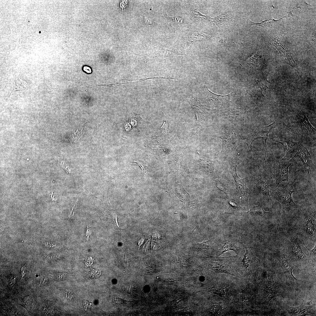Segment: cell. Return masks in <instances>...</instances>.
Masks as SVG:
<instances>
[{"label": "cell", "instance_id": "obj_21", "mask_svg": "<svg viewBox=\"0 0 316 316\" xmlns=\"http://www.w3.org/2000/svg\"><path fill=\"white\" fill-rule=\"evenodd\" d=\"M224 245L217 252V255L219 256L224 252L229 250H232L237 254L239 252V247L234 242L226 239L224 237Z\"/></svg>", "mask_w": 316, "mask_h": 316}, {"label": "cell", "instance_id": "obj_40", "mask_svg": "<svg viewBox=\"0 0 316 316\" xmlns=\"http://www.w3.org/2000/svg\"><path fill=\"white\" fill-rule=\"evenodd\" d=\"M112 218L113 220L116 224V225L118 226V228H120V227L118 225V223L117 220V215L114 212H112L111 213Z\"/></svg>", "mask_w": 316, "mask_h": 316}, {"label": "cell", "instance_id": "obj_11", "mask_svg": "<svg viewBox=\"0 0 316 316\" xmlns=\"http://www.w3.org/2000/svg\"><path fill=\"white\" fill-rule=\"evenodd\" d=\"M230 164V172L232 175L236 182V189L239 191L240 195L243 200H244L245 204L248 205V190L244 183V178H240L238 176L237 167L238 164L233 162V159L229 160Z\"/></svg>", "mask_w": 316, "mask_h": 316}, {"label": "cell", "instance_id": "obj_35", "mask_svg": "<svg viewBox=\"0 0 316 316\" xmlns=\"http://www.w3.org/2000/svg\"><path fill=\"white\" fill-rule=\"evenodd\" d=\"M199 204L194 203L192 202H187L186 205V207L189 210H193Z\"/></svg>", "mask_w": 316, "mask_h": 316}, {"label": "cell", "instance_id": "obj_17", "mask_svg": "<svg viewBox=\"0 0 316 316\" xmlns=\"http://www.w3.org/2000/svg\"><path fill=\"white\" fill-rule=\"evenodd\" d=\"M253 182L260 193L272 200L269 194L270 188L267 178L264 176H259L254 178Z\"/></svg>", "mask_w": 316, "mask_h": 316}, {"label": "cell", "instance_id": "obj_37", "mask_svg": "<svg viewBox=\"0 0 316 316\" xmlns=\"http://www.w3.org/2000/svg\"><path fill=\"white\" fill-rule=\"evenodd\" d=\"M90 228H89L87 226L85 229V237L86 240L87 241H88L89 240V236L90 235Z\"/></svg>", "mask_w": 316, "mask_h": 316}, {"label": "cell", "instance_id": "obj_5", "mask_svg": "<svg viewBox=\"0 0 316 316\" xmlns=\"http://www.w3.org/2000/svg\"><path fill=\"white\" fill-rule=\"evenodd\" d=\"M227 109L220 112V116L238 127L243 126L245 114L248 109L247 105L246 104L233 105Z\"/></svg>", "mask_w": 316, "mask_h": 316}, {"label": "cell", "instance_id": "obj_10", "mask_svg": "<svg viewBox=\"0 0 316 316\" xmlns=\"http://www.w3.org/2000/svg\"><path fill=\"white\" fill-rule=\"evenodd\" d=\"M270 44L274 46L279 51L282 61L296 69L298 66L293 59L291 52L282 42L274 35L272 37Z\"/></svg>", "mask_w": 316, "mask_h": 316}, {"label": "cell", "instance_id": "obj_6", "mask_svg": "<svg viewBox=\"0 0 316 316\" xmlns=\"http://www.w3.org/2000/svg\"><path fill=\"white\" fill-rule=\"evenodd\" d=\"M276 120L271 124L267 126L261 125L258 126L256 129L250 133L246 134L241 136L242 140H244L247 144L248 150H252V145L255 140L262 139L265 142L266 150L267 151V141L268 137V134L272 130L275 128Z\"/></svg>", "mask_w": 316, "mask_h": 316}, {"label": "cell", "instance_id": "obj_2", "mask_svg": "<svg viewBox=\"0 0 316 316\" xmlns=\"http://www.w3.org/2000/svg\"><path fill=\"white\" fill-rule=\"evenodd\" d=\"M294 192L298 193L296 183L295 181H291L284 186L270 189V196L271 200L279 202L281 204L282 211L288 212L298 208L293 201L292 194Z\"/></svg>", "mask_w": 316, "mask_h": 316}, {"label": "cell", "instance_id": "obj_29", "mask_svg": "<svg viewBox=\"0 0 316 316\" xmlns=\"http://www.w3.org/2000/svg\"><path fill=\"white\" fill-rule=\"evenodd\" d=\"M309 7H312V5L307 4L306 2V0L299 1L296 7L292 10L293 11L298 8L300 9H304Z\"/></svg>", "mask_w": 316, "mask_h": 316}, {"label": "cell", "instance_id": "obj_22", "mask_svg": "<svg viewBox=\"0 0 316 316\" xmlns=\"http://www.w3.org/2000/svg\"><path fill=\"white\" fill-rule=\"evenodd\" d=\"M248 212L252 217L258 218H265L271 214V212L265 211L259 202L257 205L254 206L251 208Z\"/></svg>", "mask_w": 316, "mask_h": 316}, {"label": "cell", "instance_id": "obj_14", "mask_svg": "<svg viewBox=\"0 0 316 316\" xmlns=\"http://www.w3.org/2000/svg\"><path fill=\"white\" fill-rule=\"evenodd\" d=\"M206 97L209 102L216 107L223 108L230 103V100L234 95V93L232 92L226 95L215 94L208 89L206 92Z\"/></svg>", "mask_w": 316, "mask_h": 316}, {"label": "cell", "instance_id": "obj_36", "mask_svg": "<svg viewBox=\"0 0 316 316\" xmlns=\"http://www.w3.org/2000/svg\"><path fill=\"white\" fill-rule=\"evenodd\" d=\"M17 279V277L14 275H12L9 279L8 285L10 287L13 286L16 282Z\"/></svg>", "mask_w": 316, "mask_h": 316}, {"label": "cell", "instance_id": "obj_9", "mask_svg": "<svg viewBox=\"0 0 316 316\" xmlns=\"http://www.w3.org/2000/svg\"><path fill=\"white\" fill-rule=\"evenodd\" d=\"M301 229L303 235L310 240L316 241L315 217L308 211H305L301 217Z\"/></svg>", "mask_w": 316, "mask_h": 316}, {"label": "cell", "instance_id": "obj_1", "mask_svg": "<svg viewBox=\"0 0 316 316\" xmlns=\"http://www.w3.org/2000/svg\"><path fill=\"white\" fill-rule=\"evenodd\" d=\"M238 127L232 124L224 132L216 135L222 140V146L220 153L221 158L233 159L237 147L242 140Z\"/></svg>", "mask_w": 316, "mask_h": 316}, {"label": "cell", "instance_id": "obj_20", "mask_svg": "<svg viewBox=\"0 0 316 316\" xmlns=\"http://www.w3.org/2000/svg\"><path fill=\"white\" fill-rule=\"evenodd\" d=\"M213 268V269L216 272L226 273L234 275L238 278L241 277L236 270L232 267L231 265L229 263L220 262L218 263L217 266Z\"/></svg>", "mask_w": 316, "mask_h": 316}, {"label": "cell", "instance_id": "obj_4", "mask_svg": "<svg viewBox=\"0 0 316 316\" xmlns=\"http://www.w3.org/2000/svg\"><path fill=\"white\" fill-rule=\"evenodd\" d=\"M263 297L265 303L268 304L273 298L281 295L283 290L272 267L268 271V278L263 289Z\"/></svg>", "mask_w": 316, "mask_h": 316}, {"label": "cell", "instance_id": "obj_34", "mask_svg": "<svg viewBox=\"0 0 316 316\" xmlns=\"http://www.w3.org/2000/svg\"><path fill=\"white\" fill-rule=\"evenodd\" d=\"M221 305H218L212 306L211 308V312L214 314H217L221 308Z\"/></svg>", "mask_w": 316, "mask_h": 316}, {"label": "cell", "instance_id": "obj_26", "mask_svg": "<svg viewBox=\"0 0 316 316\" xmlns=\"http://www.w3.org/2000/svg\"><path fill=\"white\" fill-rule=\"evenodd\" d=\"M209 37L206 35L202 33H195L191 35L188 39L191 42L206 40L209 38Z\"/></svg>", "mask_w": 316, "mask_h": 316}, {"label": "cell", "instance_id": "obj_7", "mask_svg": "<svg viewBox=\"0 0 316 316\" xmlns=\"http://www.w3.org/2000/svg\"><path fill=\"white\" fill-rule=\"evenodd\" d=\"M287 253L288 258L293 264H298L308 260V257L303 252L298 241L293 236L291 237L288 241Z\"/></svg>", "mask_w": 316, "mask_h": 316}, {"label": "cell", "instance_id": "obj_13", "mask_svg": "<svg viewBox=\"0 0 316 316\" xmlns=\"http://www.w3.org/2000/svg\"><path fill=\"white\" fill-rule=\"evenodd\" d=\"M285 274L286 285L288 286H294L301 281L295 278L293 275L292 271L294 266L291 260L285 257H283L280 264Z\"/></svg>", "mask_w": 316, "mask_h": 316}, {"label": "cell", "instance_id": "obj_18", "mask_svg": "<svg viewBox=\"0 0 316 316\" xmlns=\"http://www.w3.org/2000/svg\"><path fill=\"white\" fill-rule=\"evenodd\" d=\"M296 156L298 157L302 162L305 173L309 174L311 155L307 149L303 146L300 145L297 152Z\"/></svg>", "mask_w": 316, "mask_h": 316}, {"label": "cell", "instance_id": "obj_23", "mask_svg": "<svg viewBox=\"0 0 316 316\" xmlns=\"http://www.w3.org/2000/svg\"><path fill=\"white\" fill-rule=\"evenodd\" d=\"M246 253L241 262L243 266L247 268L251 267L255 262V259L252 252L248 248L246 247Z\"/></svg>", "mask_w": 316, "mask_h": 316}, {"label": "cell", "instance_id": "obj_38", "mask_svg": "<svg viewBox=\"0 0 316 316\" xmlns=\"http://www.w3.org/2000/svg\"><path fill=\"white\" fill-rule=\"evenodd\" d=\"M48 279L45 276L42 277L40 281V285L41 286H43L45 285L47 282Z\"/></svg>", "mask_w": 316, "mask_h": 316}, {"label": "cell", "instance_id": "obj_28", "mask_svg": "<svg viewBox=\"0 0 316 316\" xmlns=\"http://www.w3.org/2000/svg\"><path fill=\"white\" fill-rule=\"evenodd\" d=\"M306 247L307 249L308 250L310 253V256L308 257V260H311L312 262L313 265L315 266L316 265V243L315 246L314 248L312 249H310L308 248L306 246L304 245Z\"/></svg>", "mask_w": 316, "mask_h": 316}, {"label": "cell", "instance_id": "obj_8", "mask_svg": "<svg viewBox=\"0 0 316 316\" xmlns=\"http://www.w3.org/2000/svg\"><path fill=\"white\" fill-rule=\"evenodd\" d=\"M194 99V101H191L189 104L196 115V131L200 136L203 125L207 118L217 112L218 110L216 109H208L201 104L197 100Z\"/></svg>", "mask_w": 316, "mask_h": 316}, {"label": "cell", "instance_id": "obj_25", "mask_svg": "<svg viewBox=\"0 0 316 316\" xmlns=\"http://www.w3.org/2000/svg\"><path fill=\"white\" fill-rule=\"evenodd\" d=\"M226 209L229 211L234 212L239 208V205L233 199H227L224 203Z\"/></svg>", "mask_w": 316, "mask_h": 316}, {"label": "cell", "instance_id": "obj_30", "mask_svg": "<svg viewBox=\"0 0 316 316\" xmlns=\"http://www.w3.org/2000/svg\"><path fill=\"white\" fill-rule=\"evenodd\" d=\"M30 270L26 265H23L21 268V278L24 279L27 277L30 274Z\"/></svg>", "mask_w": 316, "mask_h": 316}, {"label": "cell", "instance_id": "obj_32", "mask_svg": "<svg viewBox=\"0 0 316 316\" xmlns=\"http://www.w3.org/2000/svg\"><path fill=\"white\" fill-rule=\"evenodd\" d=\"M176 24H181L183 23V18L180 16H175L168 18Z\"/></svg>", "mask_w": 316, "mask_h": 316}, {"label": "cell", "instance_id": "obj_24", "mask_svg": "<svg viewBox=\"0 0 316 316\" xmlns=\"http://www.w3.org/2000/svg\"><path fill=\"white\" fill-rule=\"evenodd\" d=\"M290 17L289 15L287 13V14L285 16L278 20H275L274 18H270L264 20L260 23H256L252 21L249 19L248 20V22L249 24L250 25L259 26L262 27L264 28H266L270 27L273 23L279 21L280 20L284 18Z\"/></svg>", "mask_w": 316, "mask_h": 316}, {"label": "cell", "instance_id": "obj_31", "mask_svg": "<svg viewBox=\"0 0 316 316\" xmlns=\"http://www.w3.org/2000/svg\"><path fill=\"white\" fill-rule=\"evenodd\" d=\"M226 13H224L213 18V21L215 23H218L225 20L227 17Z\"/></svg>", "mask_w": 316, "mask_h": 316}, {"label": "cell", "instance_id": "obj_3", "mask_svg": "<svg viewBox=\"0 0 316 316\" xmlns=\"http://www.w3.org/2000/svg\"><path fill=\"white\" fill-rule=\"evenodd\" d=\"M262 164L267 171L271 178L275 180L276 187L282 182L288 181V169L291 164L289 161L281 163L276 159L269 164Z\"/></svg>", "mask_w": 316, "mask_h": 316}, {"label": "cell", "instance_id": "obj_33", "mask_svg": "<svg viewBox=\"0 0 316 316\" xmlns=\"http://www.w3.org/2000/svg\"><path fill=\"white\" fill-rule=\"evenodd\" d=\"M217 187L221 191H222L226 195L229 191L227 189V187L223 183L221 182H218L217 183Z\"/></svg>", "mask_w": 316, "mask_h": 316}, {"label": "cell", "instance_id": "obj_16", "mask_svg": "<svg viewBox=\"0 0 316 316\" xmlns=\"http://www.w3.org/2000/svg\"><path fill=\"white\" fill-rule=\"evenodd\" d=\"M271 83L267 79V76L261 77L260 79L255 81L251 86L252 91L256 96L265 97L263 94L264 90L269 89L267 85Z\"/></svg>", "mask_w": 316, "mask_h": 316}, {"label": "cell", "instance_id": "obj_19", "mask_svg": "<svg viewBox=\"0 0 316 316\" xmlns=\"http://www.w3.org/2000/svg\"><path fill=\"white\" fill-rule=\"evenodd\" d=\"M298 127L303 130H306L310 132L315 133V129L310 123L304 112H299L296 116Z\"/></svg>", "mask_w": 316, "mask_h": 316}, {"label": "cell", "instance_id": "obj_12", "mask_svg": "<svg viewBox=\"0 0 316 316\" xmlns=\"http://www.w3.org/2000/svg\"><path fill=\"white\" fill-rule=\"evenodd\" d=\"M272 140L281 144L285 149L286 153L282 159V160L288 161L296 156L297 152L300 145L298 142H294L289 139H272Z\"/></svg>", "mask_w": 316, "mask_h": 316}, {"label": "cell", "instance_id": "obj_27", "mask_svg": "<svg viewBox=\"0 0 316 316\" xmlns=\"http://www.w3.org/2000/svg\"><path fill=\"white\" fill-rule=\"evenodd\" d=\"M202 167L206 171H214V165L212 162L207 159H200Z\"/></svg>", "mask_w": 316, "mask_h": 316}, {"label": "cell", "instance_id": "obj_15", "mask_svg": "<svg viewBox=\"0 0 316 316\" xmlns=\"http://www.w3.org/2000/svg\"><path fill=\"white\" fill-rule=\"evenodd\" d=\"M285 308L291 316H305L312 313V305H307L303 302L298 306L292 307L286 306Z\"/></svg>", "mask_w": 316, "mask_h": 316}, {"label": "cell", "instance_id": "obj_39", "mask_svg": "<svg viewBox=\"0 0 316 316\" xmlns=\"http://www.w3.org/2000/svg\"><path fill=\"white\" fill-rule=\"evenodd\" d=\"M77 200H78V199L77 200V201H76L75 203L74 206L72 207V209H71V210L70 211V215H69V217L70 218L71 217H72L73 216V215L74 214V213H75V210H76V209L77 206Z\"/></svg>", "mask_w": 316, "mask_h": 316}]
</instances>
